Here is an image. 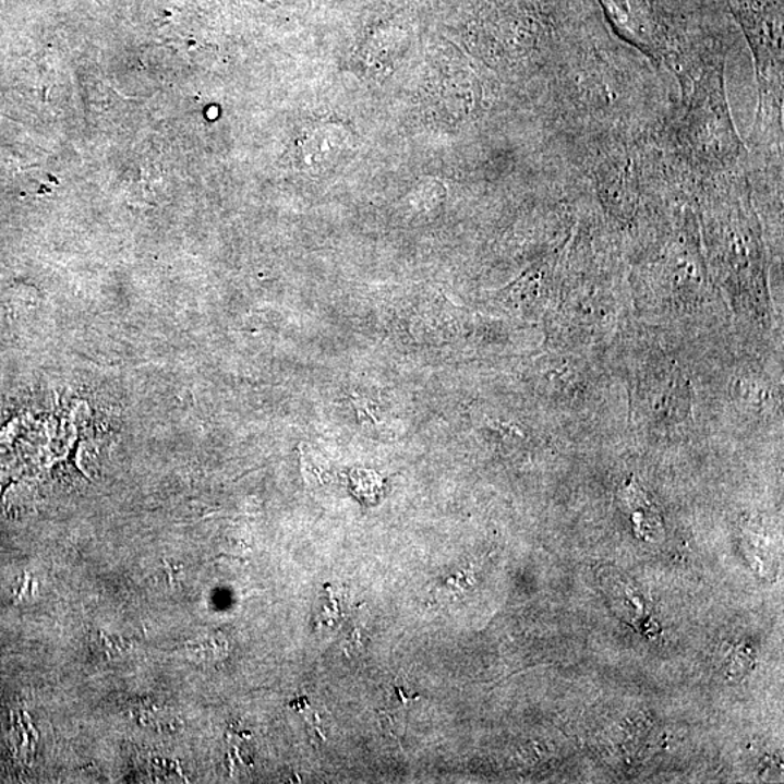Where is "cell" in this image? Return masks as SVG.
<instances>
[{"instance_id":"1","label":"cell","mask_w":784,"mask_h":784,"mask_svg":"<svg viewBox=\"0 0 784 784\" xmlns=\"http://www.w3.org/2000/svg\"><path fill=\"white\" fill-rule=\"evenodd\" d=\"M720 55L700 59L687 73L691 87L685 111L674 126V142L687 166L707 178L733 172L744 146L735 130Z\"/></svg>"}]
</instances>
